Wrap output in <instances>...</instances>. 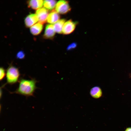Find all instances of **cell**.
<instances>
[{
	"label": "cell",
	"mask_w": 131,
	"mask_h": 131,
	"mask_svg": "<svg viewBox=\"0 0 131 131\" xmlns=\"http://www.w3.org/2000/svg\"><path fill=\"white\" fill-rule=\"evenodd\" d=\"M37 81L34 79L30 80L21 79L19 81L18 87L16 90L12 92L27 97L33 96L37 88Z\"/></svg>",
	"instance_id": "cell-1"
},
{
	"label": "cell",
	"mask_w": 131,
	"mask_h": 131,
	"mask_svg": "<svg viewBox=\"0 0 131 131\" xmlns=\"http://www.w3.org/2000/svg\"><path fill=\"white\" fill-rule=\"evenodd\" d=\"M7 83L10 84L16 83L18 81L20 74L18 69L10 64L6 70Z\"/></svg>",
	"instance_id": "cell-2"
},
{
	"label": "cell",
	"mask_w": 131,
	"mask_h": 131,
	"mask_svg": "<svg viewBox=\"0 0 131 131\" xmlns=\"http://www.w3.org/2000/svg\"><path fill=\"white\" fill-rule=\"evenodd\" d=\"M71 8L68 1L65 0H60L56 3L55 10L58 13L61 14H66L70 11Z\"/></svg>",
	"instance_id": "cell-3"
},
{
	"label": "cell",
	"mask_w": 131,
	"mask_h": 131,
	"mask_svg": "<svg viewBox=\"0 0 131 131\" xmlns=\"http://www.w3.org/2000/svg\"><path fill=\"white\" fill-rule=\"evenodd\" d=\"M77 23L76 22L69 20L65 23L62 29V33L64 34H68L74 30Z\"/></svg>",
	"instance_id": "cell-4"
},
{
	"label": "cell",
	"mask_w": 131,
	"mask_h": 131,
	"mask_svg": "<svg viewBox=\"0 0 131 131\" xmlns=\"http://www.w3.org/2000/svg\"><path fill=\"white\" fill-rule=\"evenodd\" d=\"M36 14L38 17L39 23L43 25L46 22L49 14L47 9L44 8H39L36 11Z\"/></svg>",
	"instance_id": "cell-5"
},
{
	"label": "cell",
	"mask_w": 131,
	"mask_h": 131,
	"mask_svg": "<svg viewBox=\"0 0 131 131\" xmlns=\"http://www.w3.org/2000/svg\"><path fill=\"white\" fill-rule=\"evenodd\" d=\"M55 32L53 25L47 24L45 27L43 37L45 39H52L55 35Z\"/></svg>",
	"instance_id": "cell-6"
},
{
	"label": "cell",
	"mask_w": 131,
	"mask_h": 131,
	"mask_svg": "<svg viewBox=\"0 0 131 131\" xmlns=\"http://www.w3.org/2000/svg\"><path fill=\"white\" fill-rule=\"evenodd\" d=\"M38 21V18L36 14H31L25 17L24 21L26 27H29L32 26Z\"/></svg>",
	"instance_id": "cell-7"
},
{
	"label": "cell",
	"mask_w": 131,
	"mask_h": 131,
	"mask_svg": "<svg viewBox=\"0 0 131 131\" xmlns=\"http://www.w3.org/2000/svg\"><path fill=\"white\" fill-rule=\"evenodd\" d=\"M60 17L58 13L56 10H53L49 14L47 21L50 24H55L59 20Z\"/></svg>",
	"instance_id": "cell-8"
},
{
	"label": "cell",
	"mask_w": 131,
	"mask_h": 131,
	"mask_svg": "<svg viewBox=\"0 0 131 131\" xmlns=\"http://www.w3.org/2000/svg\"><path fill=\"white\" fill-rule=\"evenodd\" d=\"M27 3L29 8L36 10L42 7L43 1L41 0H32L27 1Z\"/></svg>",
	"instance_id": "cell-9"
},
{
	"label": "cell",
	"mask_w": 131,
	"mask_h": 131,
	"mask_svg": "<svg viewBox=\"0 0 131 131\" xmlns=\"http://www.w3.org/2000/svg\"><path fill=\"white\" fill-rule=\"evenodd\" d=\"M90 93L93 98H98L102 96V90L100 87L96 86L91 88L90 90Z\"/></svg>",
	"instance_id": "cell-10"
},
{
	"label": "cell",
	"mask_w": 131,
	"mask_h": 131,
	"mask_svg": "<svg viewBox=\"0 0 131 131\" xmlns=\"http://www.w3.org/2000/svg\"><path fill=\"white\" fill-rule=\"evenodd\" d=\"M43 28V25L38 23L31 26L30 28V30L32 34L36 35L40 33L42 30Z\"/></svg>",
	"instance_id": "cell-11"
},
{
	"label": "cell",
	"mask_w": 131,
	"mask_h": 131,
	"mask_svg": "<svg viewBox=\"0 0 131 131\" xmlns=\"http://www.w3.org/2000/svg\"><path fill=\"white\" fill-rule=\"evenodd\" d=\"M65 21V19H62L59 20L54 24V28L56 32L59 34L62 33V30Z\"/></svg>",
	"instance_id": "cell-12"
},
{
	"label": "cell",
	"mask_w": 131,
	"mask_h": 131,
	"mask_svg": "<svg viewBox=\"0 0 131 131\" xmlns=\"http://www.w3.org/2000/svg\"><path fill=\"white\" fill-rule=\"evenodd\" d=\"M56 1L55 0H47L43 1V6L47 10H51L53 9L56 5Z\"/></svg>",
	"instance_id": "cell-13"
},
{
	"label": "cell",
	"mask_w": 131,
	"mask_h": 131,
	"mask_svg": "<svg viewBox=\"0 0 131 131\" xmlns=\"http://www.w3.org/2000/svg\"><path fill=\"white\" fill-rule=\"evenodd\" d=\"M25 54L23 51L20 50L18 51L16 55V58L19 59H23L25 58Z\"/></svg>",
	"instance_id": "cell-14"
},
{
	"label": "cell",
	"mask_w": 131,
	"mask_h": 131,
	"mask_svg": "<svg viewBox=\"0 0 131 131\" xmlns=\"http://www.w3.org/2000/svg\"><path fill=\"white\" fill-rule=\"evenodd\" d=\"M0 80H2L5 77L6 73V70L5 69L2 67L0 68Z\"/></svg>",
	"instance_id": "cell-15"
},
{
	"label": "cell",
	"mask_w": 131,
	"mask_h": 131,
	"mask_svg": "<svg viewBox=\"0 0 131 131\" xmlns=\"http://www.w3.org/2000/svg\"><path fill=\"white\" fill-rule=\"evenodd\" d=\"M77 44L76 43H73L69 45L67 47V49L70 50L75 48L77 46Z\"/></svg>",
	"instance_id": "cell-16"
},
{
	"label": "cell",
	"mask_w": 131,
	"mask_h": 131,
	"mask_svg": "<svg viewBox=\"0 0 131 131\" xmlns=\"http://www.w3.org/2000/svg\"><path fill=\"white\" fill-rule=\"evenodd\" d=\"M125 131H131V128H127Z\"/></svg>",
	"instance_id": "cell-17"
}]
</instances>
